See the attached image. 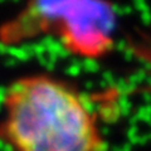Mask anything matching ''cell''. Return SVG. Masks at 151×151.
I'll use <instances>...</instances> for the list:
<instances>
[{
	"instance_id": "1",
	"label": "cell",
	"mask_w": 151,
	"mask_h": 151,
	"mask_svg": "<svg viewBox=\"0 0 151 151\" xmlns=\"http://www.w3.org/2000/svg\"><path fill=\"white\" fill-rule=\"evenodd\" d=\"M0 141L12 151H107L89 98L47 73L14 79L4 89Z\"/></svg>"
},
{
	"instance_id": "3",
	"label": "cell",
	"mask_w": 151,
	"mask_h": 151,
	"mask_svg": "<svg viewBox=\"0 0 151 151\" xmlns=\"http://www.w3.org/2000/svg\"><path fill=\"white\" fill-rule=\"evenodd\" d=\"M130 52L142 62L151 73V32L141 30L127 39Z\"/></svg>"
},
{
	"instance_id": "2",
	"label": "cell",
	"mask_w": 151,
	"mask_h": 151,
	"mask_svg": "<svg viewBox=\"0 0 151 151\" xmlns=\"http://www.w3.org/2000/svg\"><path fill=\"white\" fill-rule=\"evenodd\" d=\"M116 13L108 0H28L0 25V45L54 37L72 55L100 59L115 47Z\"/></svg>"
}]
</instances>
